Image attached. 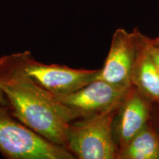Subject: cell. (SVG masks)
Wrapping results in <instances>:
<instances>
[{"label":"cell","instance_id":"cell-1","mask_svg":"<svg viewBox=\"0 0 159 159\" xmlns=\"http://www.w3.org/2000/svg\"><path fill=\"white\" fill-rule=\"evenodd\" d=\"M0 90L16 118L49 142L66 148L74 112L25 74L15 54L0 58Z\"/></svg>","mask_w":159,"mask_h":159},{"label":"cell","instance_id":"cell-2","mask_svg":"<svg viewBox=\"0 0 159 159\" xmlns=\"http://www.w3.org/2000/svg\"><path fill=\"white\" fill-rule=\"evenodd\" d=\"M120 104L93 116L75 119L69 125L66 149L75 158L116 159L118 148L113 123Z\"/></svg>","mask_w":159,"mask_h":159},{"label":"cell","instance_id":"cell-3","mask_svg":"<svg viewBox=\"0 0 159 159\" xmlns=\"http://www.w3.org/2000/svg\"><path fill=\"white\" fill-rule=\"evenodd\" d=\"M0 152L11 159H73L64 147L37 134L13 116L7 105L0 103Z\"/></svg>","mask_w":159,"mask_h":159},{"label":"cell","instance_id":"cell-4","mask_svg":"<svg viewBox=\"0 0 159 159\" xmlns=\"http://www.w3.org/2000/svg\"><path fill=\"white\" fill-rule=\"evenodd\" d=\"M15 55L25 74L52 94H67L78 90L96 79L99 70L44 64L33 58L29 51Z\"/></svg>","mask_w":159,"mask_h":159},{"label":"cell","instance_id":"cell-5","mask_svg":"<svg viewBox=\"0 0 159 159\" xmlns=\"http://www.w3.org/2000/svg\"><path fill=\"white\" fill-rule=\"evenodd\" d=\"M141 46V33L137 28L129 33L119 28L114 32L109 52L97 80L116 86L130 88L131 73ZM95 79V80H96Z\"/></svg>","mask_w":159,"mask_h":159},{"label":"cell","instance_id":"cell-6","mask_svg":"<svg viewBox=\"0 0 159 159\" xmlns=\"http://www.w3.org/2000/svg\"><path fill=\"white\" fill-rule=\"evenodd\" d=\"M130 88L116 86L96 79L77 91L53 95L70 108L77 119H80L97 114L119 105Z\"/></svg>","mask_w":159,"mask_h":159},{"label":"cell","instance_id":"cell-7","mask_svg":"<svg viewBox=\"0 0 159 159\" xmlns=\"http://www.w3.org/2000/svg\"><path fill=\"white\" fill-rule=\"evenodd\" d=\"M152 104L132 85L119 105L113 123L117 148L126 144L150 122Z\"/></svg>","mask_w":159,"mask_h":159},{"label":"cell","instance_id":"cell-8","mask_svg":"<svg viewBox=\"0 0 159 159\" xmlns=\"http://www.w3.org/2000/svg\"><path fill=\"white\" fill-rule=\"evenodd\" d=\"M131 83L152 103L159 104V70L145 49L141 33V46L131 73Z\"/></svg>","mask_w":159,"mask_h":159},{"label":"cell","instance_id":"cell-9","mask_svg":"<svg viewBox=\"0 0 159 159\" xmlns=\"http://www.w3.org/2000/svg\"><path fill=\"white\" fill-rule=\"evenodd\" d=\"M116 159H159V134L150 122L117 150Z\"/></svg>","mask_w":159,"mask_h":159},{"label":"cell","instance_id":"cell-10","mask_svg":"<svg viewBox=\"0 0 159 159\" xmlns=\"http://www.w3.org/2000/svg\"><path fill=\"white\" fill-rule=\"evenodd\" d=\"M142 40L145 49H146L147 52L150 55V57L153 61L159 70V48L152 43L150 38L147 37L146 35H144L143 34Z\"/></svg>","mask_w":159,"mask_h":159},{"label":"cell","instance_id":"cell-11","mask_svg":"<svg viewBox=\"0 0 159 159\" xmlns=\"http://www.w3.org/2000/svg\"><path fill=\"white\" fill-rule=\"evenodd\" d=\"M0 103H2V104H5V105H7V100H6L5 96H4L2 91L0 90Z\"/></svg>","mask_w":159,"mask_h":159},{"label":"cell","instance_id":"cell-12","mask_svg":"<svg viewBox=\"0 0 159 159\" xmlns=\"http://www.w3.org/2000/svg\"><path fill=\"white\" fill-rule=\"evenodd\" d=\"M151 41H152V43H153L155 46H156L158 48H159V36L158 38H156V39H151Z\"/></svg>","mask_w":159,"mask_h":159}]
</instances>
